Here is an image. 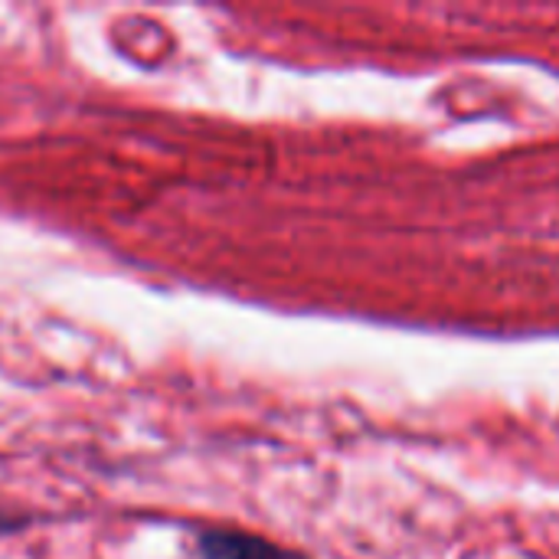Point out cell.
I'll return each instance as SVG.
<instances>
[{
  "mask_svg": "<svg viewBox=\"0 0 559 559\" xmlns=\"http://www.w3.org/2000/svg\"><path fill=\"white\" fill-rule=\"evenodd\" d=\"M10 527H16V524H7V521L0 518V534H3V531H10Z\"/></svg>",
  "mask_w": 559,
  "mask_h": 559,
  "instance_id": "2",
  "label": "cell"
},
{
  "mask_svg": "<svg viewBox=\"0 0 559 559\" xmlns=\"http://www.w3.org/2000/svg\"><path fill=\"white\" fill-rule=\"evenodd\" d=\"M197 554L200 559H308L295 550H285L272 540H262L255 534H242V531H200L197 537Z\"/></svg>",
  "mask_w": 559,
  "mask_h": 559,
  "instance_id": "1",
  "label": "cell"
}]
</instances>
